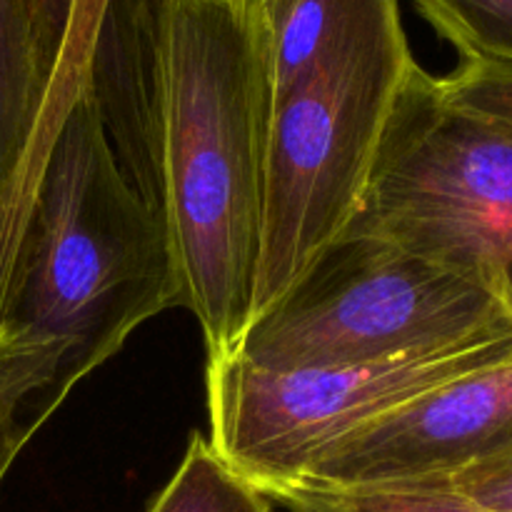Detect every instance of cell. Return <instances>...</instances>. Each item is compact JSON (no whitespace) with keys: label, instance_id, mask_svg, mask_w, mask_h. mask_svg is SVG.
Instances as JSON below:
<instances>
[{"label":"cell","instance_id":"6da1fadb","mask_svg":"<svg viewBox=\"0 0 512 512\" xmlns=\"http://www.w3.org/2000/svg\"><path fill=\"white\" fill-rule=\"evenodd\" d=\"M273 120L255 0H168L163 70L133 190L168 235L180 308L208 360L235 350L255 313Z\"/></svg>","mask_w":512,"mask_h":512},{"label":"cell","instance_id":"7a4b0ae2","mask_svg":"<svg viewBox=\"0 0 512 512\" xmlns=\"http://www.w3.org/2000/svg\"><path fill=\"white\" fill-rule=\"evenodd\" d=\"M180 308L168 235L115 163L88 88L0 223V330L65 348L35 430L143 323Z\"/></svg>","mask_w":512,"mask_h":512},{"label":"cell","instance_id":"3957f363","mask_svg":"<svg viewBox=\"0 0 512 512\" xmlns=\"http://www.w3.org/2000/svg\"><path fill=\"white\" fill-rule=\"evenodd\" d=\"M415 65L398 25L328 60L273 103L253 320L353 223Z\"/></svg>","mask_w":512,"mask_h":512},{"label":"cell","instance_id":"277c9868","mask_svg":"<svg viewBox=\"0 0 512 512\" xmlns=\"http://www.w3.org/2000/svg\"><path fill=\"white\" fill-rule=\"evenodd\" d=\"M512 318L495 285L393 240L343 233L230 355L273 373L370 363Z\"/></svg>","mask_w":512,"mask_h":512},{"label":"cell","instance_id":"5b68a950","mask_svg":"<svg viewBox=\"0 0 512 512\" xmlns=\"http://www.w3.org/2000/svg\"><path fill=\"white\" fill-rule=\"evenodd\" d=\"M345 233L480 275L512 305V128L453 103L418 63Z\"/></svg>","mask_w":512,"mask_h":512},{"label":"cell","instance_id":"8992f818","mask_svg":"<svg viewBox=\"0 0 512 512\" xmlns=\"http://www.w3.org/2000/svg\"><path fill=\"white\" fill-rule=\"evenodd\" d=\"M512 360V318L468 338L370 363L273 373L235 355L208 360L210 445L263 493L363 425L445 383Z\"/></svg>","mask_w":512,"mask_h":512},{"label":"cell","instance_id":"52a82bcc","mask_svg":"<svg viewBox=\"0 0 512 512\" xmlns=\"http://www.w3.org/2000/svg\"><path fill=\"white\" fill-rule=\"evenodd\" d=\"M512 445V360L445 383L320 450L295 483L385 490L448 480Z\"/></svg>","mask_w":512,"mask_h":512},{"label":"cell","instance_id":"ba28073f","mask_svg":"<svg viewBox=\"0 0 512 512\" xmlns=\"http://www.w3.org/2000/svg\"><path fill=\"white\" fill-rule=\"evenodd\" d=\"M58 125L33 0H0V223L28 190Z\"/></svg>","mask_w":512,"mask_h":512},{"label":"cell","instance_id":"9c48e42d","mask_svg":"<svg viewBox=\"0 0 512 512\" xmlns=\"http://www.w3.org/2000/svg\"><path fill=\"white\" fill-rule=\"evenodd\" d=\"M273 103L328 60L403 25L398 0H255Z\"/></svg>","mask_w":512,"mask_h":512},{"label":"cell","instance_id":"30bf717a","mask_svg":"<svg viewBox=\"0 0 512 512\" xmlns=\"http://www.w3.org/2000/svg\"><path fill=\"white\" fill-rule=\"evenodd\" d=\"M63 358V345L0 330V485L33 438V408L50 388Z\"/></svg>","mask_w":512,"mask_h":512},{"label":"cell","instance_id":"8fae6325","mask_svg":"<svg viewBox=\"0 0 512 512\" xmlns=\"http://www.w3.org/2000/svg\"><path fill=\"white\" fill-rule=\"evenodd\" d=\"M148 512H273V500L235 473L205 435H190L178 470Z\"/></svg>","mask_w":512,"mask_h":512},{"label":"cell","instance_id":"7c38bea8","mask_svg":"<svg viewBox=\"0 0 512 512\" xmlns=\"http://www.w3.org/2000/svg\"><path fill=\"white\" fill-rule=\"evenodd\" d=\"M465 63L512 68V0H415Z\"/></svg>","mask_w":512,"mask_h":512},{"label":"cell","instance_id":"4fadbf2b","mask_svg":"<svg viewBox=\"0 0 512 512\" xmlns=\"http://www.w3.org/2000/svg\"><path fill=\"white\" fill-rule=\"evenodd\" d=\"M265 495L283 505L285 512H485L435 488L318 490L283 485Z\"/></svg>","mask_w":512,"mask_h":512},{"label":"cell","instance_id":"5bb4252c","mask_svg":"<svg viewBox=\"0 0 512 512\" xmlns=\"http://www.w3.org/2000/svg\"><path fill=\"white\" fill-rule=\"evenodd\" d=\"M440 80V88L453 103L512 128V68L465 63Z\"/></svg>","mask_w":512,"mask_h":512},{"label":"cell","instance_id":"9a60e30c","mask_svg":"<svg viewBox=\"0 0 512 512\" xmlns=\"http://www.w3.org/2000/svg\"><path fill=\"white\" fill-rule=\"evenodd\" d=\"M413 488L445 490L485 512H512V445L453 478Z\"/></svg>","mask_w":512,"mask_h":512},{"label":"cell","instance_id":"2e32d148","mask_svg":"<svg viewBox=\"0 0 512 512\" xmlns=\"http://www.w3.org/2000/svg\"><path fill=\"white\" fill-rule=\"evenodd\" d=\"M105 0H75L73 18H70L68 40L60 55L58 73H55V103L68 108L85 85V58H88L90 38L95 33Z\"/></svg>","mask_w":512,"mask_h":512},{"label":"cell","instance_id":"e0dca14e","mask_svg":"<svg viewBox=\"0 0 512 512\" xmlns=\"http://www.w3.org/2000/svg\"><path fill=\"white\" fill-rule=\"evenodd\" d=\"M75 0H33L35 18H38L40 43H43L45 60H48L50 78H53V100H55V73H58L60 55H63L65 40H68L70 18H73ZM55 113L60 115L58 103Z\"/></svg>","mask_w":512,"mask_h":512}]
</instances>
